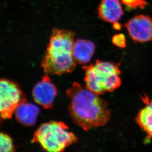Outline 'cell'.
I'll return each instance as SVG.
<instances>
[{"label": "cell", "instance_id": "5", "mask_svg": "<svg viewBox=\"0 0 152 152\" xmlns=\"http://www.w3.org/2000/svg\"><path fill=\"white\" fill-rule=\"evenodd\" d=\"M26 100L16 82L2 78L0 81V113L1 118H12L20 103Z\"/></svg>", "mask_w": 152, "mask_h": 152}, {"label": "cell", "instance_id": "2", "mask_svg": "<svg viewBox=\"0 0 152 152\" xmlns=\"http://www.w3.org/2000/svg\"><path fill=\"white\" fill-rule=\"evenodd\" d=\"M75 33L54 28L41 66L47 75H60L75 69L76 64L72 55Z\"/></svg>", "mask_w": 152, "mask_h": 152}, {"label": "cell", "instance_id": "14", "mask_svg": "<svg viewBox=\"0 0 152 152\" xmlns=\"http://www.w3.org/2000/svg\"><path fill=\"white\" fill-rule=\"evenodd\" d=\"M112 42L114 45L121 48H126V38L123 34H118L113 36Z\"/></svg>", "mask_w": 152, "mask_h": 152}, {"label": "cell", "instance_id": "11", "mask_svg": "<svg viewBox=\"0 0 152 152\" xmlns=\"http://www.w3.org/2000/svg\"><path fill=\"white\" fill-rule=\"evenodd\" d=\"M142 99L145 105L139 111L135 120L139 126L152 137V99L149 100L147 97Z\"/></svg>", "mask_w": 152, "mask_h": 152}, {"label": "cell", "instance_id": "15", "mask_svg": "<svg viewBox=\"0 0 152 152\" xmlns=\"http://www.w3.org/2000/svg\"><path fill=\"white\" fill-rule=\"evenodd\" d=\"M121 27H122V25L119 22H116L113 23V28L114 29H115V30H120Z\"/></svg>", "mask_w": 152, "mask_h": 152}, {"label": "cell", "instance_id": "6", "mask_svg": "<svg viewBox=\"0 0 152 152\" xmlns=\"http://www.w3.org/2000/svg\"><path fill=\"white\" fill-rule=\"evenodd\" d=\"M125 27L135 43L152 40V19L148 15H136L125 23Z\"/></svg>", "mask_w": 152, "mask_h": 152}, {"label": "cell", "instance_id": "9", "mask_svg": "<svg viewBox=\"0 0 152 152\" xmlns=\"http://www.w3.org/2000/svg\"><path fill=\"white\" fill-rule=\"evenodd\" d=\"M39 113L38 106L25 100L19 105L15 114L19 123L24 126H31L36 124Z\"/></svg>", "mask_w": 152, "mask_h": 152}, {"label": "cell", "instance_id": "13", "mask_svg": "<svg viewBox=\"0 0 152 152\" xmlns=\"http://www.w3.org/2000/svg\"><path fill=\"white\" fill-rule=\"evenodd\" d=\"M121 2L126 7L131 10L145 9L147 6L148 3L145 0H121Z\"/></svg>", "mask_w": 152, "mask_h": 152}, {"label": "cell", "instance_id": "10", "mask_svg": "<svg viewBox=\"0 0 152 152\" xmlns=\"http://www.w3.org/2000/svg\"><path fill=\"white\" fill-rule=\"evenodd\" d=\"M95 49L96 45L90 40L78 39L75 42L72 50L75 62L80 65L89 63L92 59Z\"/></svg>", "mask_w": 152, "mask_h": 152}, {"label": "cell", "instance_id": "7", "mask_svg": "<svg viewBox=\"0 0 152 152\" xmlns=\"http://www.w3.org/2000/svg\"><path fill=\"white\" fill-rule=\"evenodd\" d=\"M57 95V88L48 75L43 76L32 90L34 102L45 109L52 108Z\"/></svg>", "mask_w": 152, "mask_h": 152}, {"label": "cell", "instance_id": "12", "mask_svg": "<svg viewBox=\"0 0 152 152\" xmlns=\"http://www.w3.org/2000/svg\"><path fill=\"white\" fill-rule=\"evenodd\" d=\"M0 152H14L15 147L12 138L7 134L1 132L0 134Z\"/></svg>", "mask_w": 152, "mask_h": 152}, {"label": "cell", "instance_id": "1", "mask_svg": "<svg viewBox=\"0 0 152 152\" xmlns=\"http://www.w3.org/2000/svg\"><path fill=\"white\" fill-rule=\"evenodd\" d=\"M69 111L75 123L86 131L105 125L110 118L107 102L87 88L75 82L66 90Z\"/></svg>", "mask_w": 152, "mask_h": 152}, {"label": "cell", "instance_id": "3", "mask_svg": "<svg viewBox=\"0 0 152 152\" xmlns=\"http://www.w3.org/2000/svg\"><path fill=\"white\" fill-rule=\"evenodd\" d=\"M119 66L98 60L95 64L83 66L86 87L99 95L113 92L121 84Z\"/></svg>", "mask_w": 152, "mask_h": 152}, {"label": "cell", "instance_id": "8", "mask_svg": "<svg viewBox=\"0 0 152 152\" xmlns=\"http://www.w3.org/2000/svg\"><path fill=\"white\" fill-rule=\"evenodd\" d=\"M98 15L104 21L113 23L120 20L124 10L120 0H101Z\"/></svg>", "mask_w": 152, "mask_h": 152}, {"label": "cell", "instance_id": "4", "mask_svg": "<svg viewBox=\"0 0 152 152\" xmlns=\"http://www.w3.org/2000/svg\"><path fill=\"white\" fill-rule=\"evenodd\" d=\"M78 140L64 123L51 121L42 124L36 130L32 142L38 143L48 152H63Z\"/></svg>", "mask_w": 152, "mask_h": 152}]
</instances>
